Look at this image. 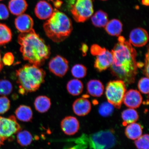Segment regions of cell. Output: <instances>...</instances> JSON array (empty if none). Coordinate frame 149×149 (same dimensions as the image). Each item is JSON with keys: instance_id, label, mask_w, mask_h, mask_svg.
Returning a JSON list of instances; mask_svg holds the SVG:
<instances>
[{"instance_id": "1", "label": "cell", "mask_w": 149, "mask_h": 149, "mask_svg": "<svg viewBox=\"0 0 149 149\" xmlns=\"http://www.w3.org/2000/svg\"><path fill=\"white\" fill-rule=\"evenodd\" d=\"M111 52L113 61L109 69L112 74L125 84L134 83L138 67L135 49L124 37L120 36Z\"/></svg>"}, {"instance_id": "2", "label": "cell", "mask_w": 149, "mask_h": 149, "mask_svg": "<svg viewBox=\"0 0 149 149\" xmlns=\"http://www.w3.org/2000/svg\"><path fill=\"white\" fill-rule=\"evenodd\" d=\"M18 42L24 60L29 64L40 68L51 55L50 47L33 29L29 32L20 33Z\"/></svg>"}, {"instance_id": "3", "label": "cell", "mask_w": 149, "mask_h": 149, "mask_svg": "<svg viewBox=\"0 0 149 149\" xmlns=\"http://www.w3.org/2000/svg\"><path fill=\"white\" fill-rule=\"evenodd\" d=\"M16 73L18 92L22 95L38 90L44 83L46 74L43 69L31 64L24 65Z\"/></svg>"}, {"instance_id": "4", "label": "cell", "mask_w": 149, "mask_h": 149, "mask_svg": "<svg viewBox=\"0 0 149 149\" xmlns=\"http://www.w3.org/2000/svg\"><path fill=\"white\" fill-rule=\"evenodd\" d=\"M45 32L53 42L64 41L69 36L73 29L70 19L64 13L56 10L43 25Z\"/></svg>"}, {"instance_id": "5", "label": "cell", "mask_w": 149, "mask_h": 149, "mask_svg": "<svg viewBox=\"0 0 149 149\" xmlns=\"http://www.w3.org/2000/svg\"><path fill=\"white\" fill-rule=\"evenodd\" d=\"M126 91V84L120 80L109 81L106 88L108 102L117 109H120Z\"/></svg>"}, {"instance_id": "6", "label": "cell", "mask_w": 149, "mask_h": 149, "mask_svg": "<svg viewBox=\"0 0 149 149\" xmlns=\"http://www.w3.org/2000/svg\"><path fill=\"white\" fill-rule=\"evenodd\" d=\"M72 17L77 23H83L94 13L92 0H75L70 10Z\"/></svg>"}, {"instance_id": "7", "label": "cell", "mask_w": 149, "mask_h": 149, "mask_svg": "<svg viewBox=\"0 0 149 149\" xmlns=\"http://www.w3.org/2000/svg\"><path fill=\"white\" fill-rule=\"evenodd\" d=\"M21 129V127L14 115L7 118L0 116V137L4 141L10 139Z\"/></svg>"}, {"instance_id": "8", "label": "cell", "mask_w": 149, "mask_h": 149, "mask_svg": "<svg viewBox=\"0 0 149 149\" xmlns=\"http://www.w3.org/2000/svg\"><path fill=\"white\" fill-rule=\"evenodd\" d=\"M116 139L110 131H101L93 135L91 144L94 149H109L115 144Z\"/></svg>"}, {"instance_id": "9", "label": "cell", "mask_w": 149, "mask_h": 149, "mask_svg": "<svg viewBox=\"0 0 149 149\" xmlns=\"http://www.w3.org/2000/svg\"><path fill=\"white\" fill-rule=\"evenodd\" d=\"M48 68L50 71L55 75L63 77L69 70L68 61L62 56H56L49 61Z\"/></svg>"}, {"instance_id": "10", "label": "cell", "mask_w": 149, "mask_h": 149, "mask_svg": "<svg viewBox=\"0 0 149 149\" xmlns=\"http://www.w3.org/2000/svg\"><path fill=\"white\" fill-rule=\"evenodd\" d=\"M96 56L94 63V68L98 72H101L109 68L112 64L113 56L111 52L104 48Z\"/></svg>"}, {"instance_id": "11", "label": "cell", "mask_w": 149, "mask_h": 149, "mask_svg": "<svg viewBox=\"0 0 149 149\" xmlns=\"http://www.w3.org/2000/svg\"><path fill=\"white\" fill-rule=\"evenodd\" d=\"M148 40V33L146 30L141 28H137L130 32L129 42L132 45L140 47L146 45Z\"/></svg>"}, {"instance_id": "12", "label": "cell", "mask_w": 149, "mask_h": 149, "mask_svg": "<svg viewBox=\"0 0 149 149\" xmlns=\"http://www.w3.org/2000/svg\"><path fill=\"white\" fill-rule=\"evenodd\" d=\"M143 102V98L139 91L135 89H130L126 92L123 102L126 107L131 109L139 108Z\"/></svg>"}, {"instance_id": "13", "label": "cell", "mask_w": 149, "mask_h": 149, "mask_svg": "<svg viewBox=\"0 0 149 149\" xmlns=\"http://www.w3.org/2000/svg\"><path fill=\"white\" fill-rule=\"evenodd\" d=\"M61 127L65 134L74 135L77 133L79 130V121L75 117L72 116L65 117L61 121Z\"/></svg>"}, {"instance_id": "14", "label": "cell", "mask_w": 149, "mask_h": 149, "mask_svg": "<svg viewBox=\"0 0 149 149\" xmlns=\"http://www.w3.org/2000/svg\"><path fill=\"white\" fill-rule=\"evenodd\" d=\"M15 24L17 29L20 32L27 33L33 29V21L29 15L22 14L16 18Z\"/></svg>"}, {"instance_id": "15", "label": "cell", "mask_w": 149, "mask_h": 149, "mask_svg": "<svg viewBox=\"0 0 149 149\" xmlns=\"http://www.w3.org/2000/svg\"><path fill=\"white\" fill-rule=\"evenodd\" d=\"M72 109L75 114L79 116H85L90 112L91 104L90 101L84 97L77 99L72 104Z\"/></svg>"}, {"instance_id": "16", "label": "cell", "mask_w": 149, "mask_h": 149, "mask_svg": "<svg viewBox=\"0 0 149 149\" xmlns=\"http://www.w3.org/2000/svg\"><path fill=\"white\" fill-rule=\"evenodd\" d=\"M35 13L40 19H46L51 17L53 13V9L51 5L46 1H40L35 7Z\"/></svg>"}, {"instance_id": "17", "label": "cell", "mask_w": 149, "mask_h": 149, "mask_svg": "<svg viewBox=\"0 0 149 149\" xmlns=\"http://www.w3.org/2000/svg\"><path fill=\"white\" fill-rule=\"evenodd\" d=\"M87 90L89 95L94 97H100L103 94L104 87L99 80H91L87 85Z\"/></svg>"}, {"instance_id": "18", "label": "cell", "mask_w": 149, "mask_h": 149, "mask_svg": "<svg viewBox=\"0 0 149 149\" xmlns=\"http://www.w3.org/2000/svg\"><path fill=\"white\" fill-rule=\"evenodd\" d=\"M28 4L25 0H10L8 4L9 10L15 15L19 16L26 10Z\"/></svg>"}, {"instance_id": "19", "label": "cell", "mask_w": 149, "mask_h": 149, "mask_svg": "<svg viewBox=\"0 0 149 149\" xmlns=\"http://www.w3.org/2000/svg\"><path fill=\"white\" fill-rule=\"evenodd\" d=\"M15 113L17 118L22 122H30L33 119L32 110L29 106L25 105L19 106L16 110Z\"/></svg>"}, {"instance_id": "20", "label": "cell", "mask_w": 149, "mask_h": 149, "mask_svg": "<svg viewBox=\"0 0 149 149\" xmlns=\"http://www.w3.org/2000/svg\"><path fill=\"white\" fill-rule=\"evenodd\" d=\"M106 31L112 36H120L123 30V24L120 20L113 19L104 27Z\"/></svg>"}, {"instance_id": "21", "label": "cell", "mask_w": 149, "mask_h": 149, "mask_svg": "<svg viewBox=\"0 0 149 149\" xmlns=\"http://www.w3.org/2000/svg\"><path fill=\"white\" fill-rule=\"evenodd\" d=\"M34 104L35 109L37 111L43 113L48 111L51 107V100L47 96H40L35 99Z\"/></svg>"}, {"instance_id": "22", "label": "cell", "mask_w": 149, "mask_h": 149, "mask_svg": "<svg viewBox=\"0 0 149 149\" xmlns=\"http://www.w3.org/2000/svg\"><path fill=\"white\" fill-rule=\"evenodd\" d=\"M142 128L139 124L134 123L129 124L125 130V135L128 139L136 140L142 134Z\"/></svg>"}, {"instance_id": "23", "label": "cell", "mask_w": 149, "mask_h": 149, "mask_svg": "<svg viewBox=\"0 0 149 149\" xmlns=\"http://www.w3.org/2000/svg\"><path fill=\"white\" fill-rule=\"evenodd\" d=\"M92 16V23L96 27H104L109 22L107 14L101 10L97 11Z\"/></svg>"}, {"instance_id": "24", "label": "cell", "mask_w": 149, "mask_h": 149, "mask_svg": "<svg viewBox=\"0 0 149 149\" xmlns=\"http://www.w3.org/2000/svg\"><path fill=\"white\" fill-rule=\"evenodd\" d=\"M83 88L82 82L77 79L70 80L67 84V90L69 93L72 96H78L81 94Z\"/></svg>"}, {"instance_id": "25", "label": "cell", "mask_w": 149, "mask_h": 149, "mask_svg": "<svg viewBox=\"0 0 149 149\" xmlns=\"http://www.w3.org/2000/svg\"><path fill=\"white\" fill-rule=\"evenodd\" d=\"M122 117L124 124H130L136 122L139 120V115L134 109L130 108L122 112Z\"/></svg>"}, {"instance_id": "26", "label": "cell", "mask_w": 149, "mask_h": 149, "mask_svg": "<svg viewBox=\"0 0 149 149\" xmlns=\"http://www.w3.org/2000/svg\"><path fill=\"white\" fill-rule=\"evenodd\" d=\"M12 37L10 29L5 24L0 23V45H4L10 42Z\"/></svg>"}, {"instance_id": "27", "label": "cell", "mask_w": 149, "mask_h": 149, "mask_svg": "<svg viewBox=\"0 0 149 149\" xmlns=\"http://www.w3.org/2000/svg\"><path fill=\"white\" fill-rule=\"evenodd\" d=\"M32 135L26 130L19 132L17 135V140L18 144L22 146H27L32 142Z\"/></svg>"}, {"instance_id": "28", "label": "cell", "mask_w": 149, "mask_h": 149, "mask_svg": "<svg viewBox=\"0 0 149 149\" xmlns=\"http://www.w3.org/2000/svg\"><path fill=\"white\" fill-rule=\"evenodd\" d=\"M71 73L72 76L76 79H82L86 75L87 69L83 65L76 64L72 67Z\"/></svg>"}, {"instance_id": "29", "label": "cell", "mask_w": 149, "mask_h": 149, "mask_svg": "<svg viewBox=\"0 0 149 149\" xmlns=\"http://www.w3.org/2000/svg\"><path fill=\"white\" fill-rule=\"evenodd\" d=\"M13 85L10 82L6 79L0 80V95H8L12 92Z\"/></svg>"}, {"instance_id": "30", "label": "cell", "mask_w": 149, "mask_h": 149, "mask_svg": "<svg viewBox=\"0 0 149 149\" xmlns=\"http://www.w3.org/2000/svg\"><path fill=\"white\" fill-rule=\"evenodd\" d=\"M114 107L109 102H104L100 106L98 111L102 116L107 117L110 116L113 113Z\"/></svg>"}, {"instance_id": "31", "label": "cell", "mask_w": 149, "mask_h": 149, "mask_svg": "<svg viewBox=\"0 0 149 149\" xmlns=\"http://www.w3.org/2000/svg\"><path fill=\"white\" fill-rule=\"evenodd\" d=\"M149 135L145 134L136 140L134 143L138 149H149Z\"/></svg>"}, {"instance_id": "32", "label": "cell", "mask_w": 149, "mask_h": 149, "mask_svg": "<svg viewBox=\"0 0 149 149\" xmlns=\"http://www.w3.org/2000/svg\"><path fill=\"white\" fill-rule=\"evenodd\" d=\"M149 80L148 77L141 78L139 81L138 87L139 90L143 94H148L149 93Z\"/></svg>"}, {"instance_id": "33", "label": "cell", "mask_w": 149, "mask_h": 149, "mask_svg": "<svg viewBox=\"0 0 149 149\" xmlns=\"http://www.w3.org/2000/svg\"><path fill=\"white\" fill-rule=\"evenodd\" d=\"M10 107V100L5 96L0 97V114H4L9 110Z\"/></svg>"}, {"instance_id": "34", "label": "cell", "mask_w": 149, "mask_h": 149, "mask_svg": "<svg viewBox=\"0 0 149 149\" xmlns=\"http://www.w3.org/2000/svg\"><path fill=\"white\" fill-rule=\"evenodd\" d=\"M14 61V56L10 52L6 53L2 59L3 64L7 66L12 65L13 64Z\"/></svg>"}, {"instance_id": "35", "label": "cell", "mask_w": 149, "mask_h": 149, "mask_svg": "<svg viewBox=\"0 0 149 149\" xmlns=\"http://www.w3.org/2000/svg\"><path fill=\"white\" fill-rule=\"evenodd\" d=\"M9 16V11L6 6L2 3H0V20L6 19Z\"/></svg>"}, {"instance_id": "36", "label": "cell", "mask_w": 149, "mask_h": 149, "mask_svg": "<svg viewBox=\"0 0 149 149\" xmlns=\"http://www.w3.org/2000/svg\"><path fill=\"white\" fill-rule=\"evenodd\" d=\"M104 48L97 44L93 45L91 48V53L93 55L97 56L103 50Z\"/></svg>"}, {"instance_id": "37", "label": "cell", "mask_w": 149, "mask_h": 149, "mask_svg": "<svg viewBox=\"0 0 149 149\" xmlns=\"http://www.w3.org/2000/svg\"><path fill=\"white\" fill-rule=\"evenodd\" d=\"M144 73L146 77H149V51L148 49V52L145 56V60L144 70Z\"/></svg>"}, {"instance_id": "38", "label": "cell", "mask_w": 149, "mask_h": 149, "mask_svg": "<svg viewBox=\"0 0 149 149\" xmlns=\"http://www.w3.org/2000/svg\"><path fill=\"white\" fill-rule=\"evenodd\" d=\"M81 51L83 53V55L85 56L86 55V53L88 51V47L85 44H83L82 45L81 48Z\"/></svg>"}, {"instance_id": "39", "label": "cell", "mask_w": 149, "mask_h": 149, "mask_svg": "<svg viewBox=\"0 0 149 149\" xmlns=\"http://www.w3.org/2000/svg\"><path fill=\"white\" fill-rule=\"evenodd\" d=\"M141 3L143 5L145 6H148L149 5V0H142Z\"/></svg>"}, {"instance_id": "40", "label": "cell", "mask_w": 149, "mask_h": 149, "mask_svg": "<svg viewBox=\"0 0 149 149\" xmlns=\"http://www.w3.org/2000/svg\"><path fill=\"white\" fill-rule=\"evenodd\" d=\"M3 68V64L2 61L1 55V52H0V72H1Z\"/></svg>"}, {"instance_id": "41", "label": "cell", "mask_w": 149, "mask_h": 149, "mask_svg": "<svg viewBox=\"0 0 149 149\" xmlns=\"http://www.w3.org/2000/svg\"><path fill=\"white\" fill-rule=\"evenodd\" d=\"M4 141V140L3 139L0 137V147H1V145H3Z\"/></svg>"}, {"instance_id": "42", "label": "cell", "mask_w": 149, "mask_h": 149, "mask_svg": "<svg viewBox=\"0 0 149 149\" xmlns=\"http://www.w3.org/2000/svg\"><path fill=\"white\" fill-rule=\"evenodd\" d=\"M49 1H52V2H53V1H55V0H49Z\"/></svg>"}, {"instance_id": "43", "label": "cell", "mask_w": 149, "mask_h": 149, "mask_svg": "<svg viewBox=\"0 0 149 149\" xmlns=\"http://www.w3.org/2000/svg\"><path fill=\"white\" fill-rule=\"evenodd\" d=\"M101 1H107V0H101Z\"/></svg>"}, {"instance_id": "44", "label": "cell", "mask_w": 149, "mask_h": 149, "mask_svg": "<svg viewBox=\"0 0 149 149\" xmlns=\"http://www.w3.org/2000/svg\"><path fill=\"white\" fill-rule=\"evenodd\" d=\"M2 1V0H0V1Z\"/></svg>"}]
</instances>
